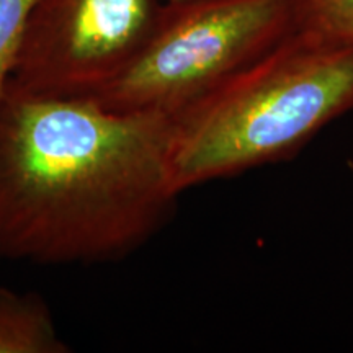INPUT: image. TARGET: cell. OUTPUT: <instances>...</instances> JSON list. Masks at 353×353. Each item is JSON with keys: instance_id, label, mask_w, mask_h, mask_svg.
<instances>
[{"instance_id": "cell-7", "label": "cell", "mask_w": 353, "mask_h": 353, "mask_svg": "<svg viewBox=\"0 0 353 353\" xmlns=\"http://www.w3.org/2000/svg\"><path fill=\"white\" fill-rule=\"evenodd\" d=\"M34 2L37 0H0V99L7 90Z\"/></svg>"}, {"instance_id": "cell-3", "label": "cell", "mask_w": 353, "mask_h": 353, "mask_svg": "<svg viewBox=\"0 0 353 353\" xmlns=\"http://www.w3.org/2000/svg\"><path fill=\"white\" fill-rule=\"evenodd\" d=\"M293 30L288 0L162 2L143 46L92 100L112 112L174 114Z\"/></svg>"}, {"instance_id": "cell-5", "label": "cell", "mask_w": 353, "mask_h": 353, "mask_svg": "<svg viewBox=\"0 0 353 353\" xmlns=\"http://www.w3.org/2000/svg\"><path fill=\"white\" fill-rule=\"evenodd\" d=\"M69 352L41 294L0 286V353Z\"/></svg>"}, {"instance_id": "cell-6", "label": "cell", "mask_w": 353, "mask_h": 353, "mask_svg": "<svg viewBox=\"0 0 353 353\" xmlns=\"http://www.w3.org/2000/svg\"><path fill=\"white\" fill-rule=\"evenodd\" d=\"M294 30L353 50V0H288Z\"/></svg>"}, {"instance_id": "cell-4", "label": "cell", "mask_w": 353, "mask_h": 353, "mask_svg": "<svg viewBox=\"0 0 353 353\" xmlns=\"http://www.w3.org/2000/svg\"><path fill=\"white\" fill-rule=\"evenodd\" d=\"M162 0H37L7 88L43 99H95L151 33Z\"/></svg>"}, {"instance_id": "cell-8", "label": "cell", "mask_w": 353, "mask_h": 353, "mask_svg": "<svg viewBox=\"0 0 353 353\" xmlns=\"http://www.w3.org/2000/svg\"><path fill=\"white\" fill-rule=\"evenodd\" d=\"M162 2H167V3H172V2H183V0H162Z\"/></svg>"}, {"instance_id": "cell-1", "label": "cell", "mask_w": 353, "mask_h": 353, "mask_svg": "<svg viewBox=\"0 0 353 353\" xmlns=\"http://www.w3.org/2000/svg\"><path fill=\"white\" fill-rule=\"evenodd\" d=\"M172 118L92 99H0V260L105 263L128 257L175 210Z\"/></svg>"}, {"instance_id": "cell-2", "label": "cell", "mask_w": 353, "mask_h": 353, "mask_svg": "<svg viewBox=\"0 0 353 353\" xmlns=\"http://www.w3.org/2000/svg\"><path fill=\"white\" fill-rule=\"evenodd\" d=\"M353 112V50L293 30L170 114L172 183L198 185L286 161Z\"/></svg>"}]
</instances>
